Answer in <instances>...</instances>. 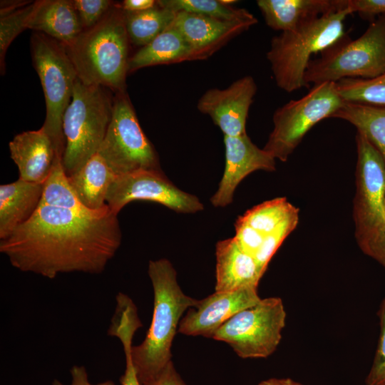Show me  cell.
<instances>
[{
    "mask_svg": "<svg viewBox=\"0 0 385 385\" xmlns=\"http://www.w3.org/2000/svg\"><path fill=\"white\" fill-rule=\"evenodd\" d=\"M122 240L110 209L86 214L39 205L33 216L0 242L11 265L48 279L71 272L101 274Z\"/></svg>",
    "mask_w": 385,
    "mask_h": 385,
    "instance_id": "cell-1",
    "label": "cell"
},
{
    "mask_svg": "<svg viewBox=\"0 0 385 385\" xmlns=\"http://www.w3.org/2000/svg\"><path fill=\"white\" fill-rule=\"evenodd\" d=\"M130 44L125 11L114 2L100 22L84 29L65 48L81 82L116 94L126 92Z\"/></svg>",
    "mask_w": 385,
    "mask_h": 385,
    "instance_id": "cell-2",
    "label": "cell"
},
{
    "mask_svg": "<svg viewBox=\"0 0 385 385\" xmlns=\"http://www.w3.org/2000/svg\"><path fill=\"white\" fill-rule=\"evenodd\" d=\"M148 275L154 292L153 319L143 342L131 349L140 384L153 377L171 361V346L180 317L199 301L183 293L169 260H150Z\"/></svg>",
    "mask_w": 385,
    "mask_h": 385,
    "instance_id": "cell-3",
    "label": "cell"
},
{
    "mask_svg": "<svg viewBox=\"0 0 385 385\" xmlns=\"http://www.w3.org/2000/svg\"><path fill=\"white\" fill-rule=\"evenodd\" d=\"M346 9L307 21L272 38L267 58L277 86L291 93L308 88L304 75L311 56L332 46L344 35Z\"/></svg>",
    "mask_w": 385,
    "mask_h": 385,
    "instance_id": "cell-4",
    "label": "cell"
},
{
    "mask_svg": "<svg viewBox=\"0 0 385 385\" xmlns=\"http://www.w3.org/2000/svg\"><path fill=\"white\" fill-rule=\"evenodd\" d=\"M110 90L76 81L71 101L63 117L65 148L62 163L67 177L98 153L113 109Z\"/></svg>",
    "mask_w": 385,
    "mask_h": 385,
    "instance_id": "cell-5",
    "label": "cell"
},
{
    "mask_svg": "<svg viewBox=\"0 0 385 385\" xmlns=\"http://www.w3.org/2000/svg\"><path fill=\"white\" fill-rule=\"evenodd\" d=\"M385 73V14L371 21L354 40L346 34L308 64L304 81L310 83L344 78H375Z\"/></svg>",
    "mask_w": 385,
    "mask_h": 385,
    "instance_id": "cell-6",
    "label": "cell"
},
{
    "mask_svg": "<svg viewBox=\"0 0 385 385\" xmlns=\"http://www.w3.org/2000/svg\"><path fill=\"white\" fill-rule=\"evenodd\" d=\"M31 55L46 101V113L42 128L53 142L56 157L63 159V117L71 101L78 75L65 46L44 34L33 32Z\"/></svg>",
    "mask_w": 385,
    "mask_h": 385,
    "instance_id": "cell-7",
    "label": "cell"
},
{
    "mask_svg": "<svg viewBox=\"0 0 385 385\" xmlns=\"http://www.w3.org/2000/svg\"><path fill=\"white\" fill-rule=\"evenodd\" d=\"M356 143L355 236L360 249L370 257L385 235V163L374 145L358 131Z\"/></svg>",
    "mask_w": 385,
    "mask_h": 385,
    "instance_id": "cell-8",
    "label": "cell"
},
{
    "mask_svg": "<svg viewBox=\"0 0 385 385\" xmlns=\"http://www.w3.org/2000/svg\"><path fill=\"white\" fill-rule=\"evenodd\" d=\"M344 103L336 83L314 85L303 97L274 111L273 130L263 149L275 159L287 161L307 132L322 120L332 118Z\"/></svg>",
    "mask_w": 385,
    "mask_h": 385,
    "instance_id": "cell-9",
    "label": "cell"
},
{
    "mask_svg": "<svg viewBox=\"0 0 385 385\" xmlns=\"http://www.w3.org/2000/svg\"><path fill=\"white\" fill-rule=\"evenodd\" d=\"M98 154L117 176L138 170L162 171L158 155L143 131L127 92L114 95L112 118Z\"/></svg>",
    "mask_w": 385,
    "mask_h": 385,
    "instance_id": "cell-10",
    "label": "cell"
},
{
    "mask_svg": "<svg viewBox=\"0 0 385 385\" xmlns=\"http://www.w3.org/2000/svg\"><path fill=\"white\" fill-rule=\"evenodd\" d=\"M286 317L281 298L261 299L231 317L212 338L228 344L241 358H266L280 343Z\"/></svg>",
    "mask_w": 385,
    "mask_h": 385,
    "instance_id": "cell-11",
    "label": "cell"
},
{
    "mask_svg": "<svg viewBox=\"0 0 385 385\" xmlns=\"http://www.w3.org/2000/svg\"><path fill=\"white\" fill-rule=\"evenodd\" d=\"M133 200L155 202L181 213H195L204 209L197 196L179 189L163 170H138L116 176L106 196L110 210L118 215Z\"/></svg>",
    "mask_w": 385,
    "mask_h": 385,
    "instance_id": "cell-12",
    "label": "cell"
},
{
    "mask_svg": "<svg viewBox=\"0 0 385 385\" xmlns=\"http://www.w3.org/2000/svg\"><path fill=\"white\" fill-rule=\"evenodd\" d=\"M257 86L251 76L236 80L225 88L207 90L199 98L197 110L209 115L224 136L246 134V122Z\"/></svg>",
    "mask_w": 385,
    "mask_h": 385,
    "instance_id": "cell-13",
    "label": "cell"
},
{
    "mask_svg": "<svg viewBox=\"0 0 385 385\" xmlns=\"http://www.w3.org/2000/svg\"><path fill=\"white\" fill-rule=\"evenodd\" d=\"M257 287L231 292H215L199 300L181 319L178 332L188 336L212 337L217 329L239 312L260 301Z\"/></svg>",
    "mask_w": 385,
    "mask_h": 385,
    "instance_id": "cell-14",
    "label": "cell"
},
{
    "mask_svg": "<svg viewBox=\"0 0 385 385\" xmlns=\"http://www.w3.org/2000/svg\"><path fill=\"white\" fill-rule=\"evenodd\" d=\"M225 165L218 189L210 198L215 207H226L233 200L240 183L251 173L275 170V158L267 151L254 144L246 134L224 136Z\"/></svg>",
    "mask_w": 385,
    "mask_h": 385,
    "instance_id": "cell-15",
    "label": "cell"
},
{
    "mask_svg": "<svg viewBox=\"0 0 385 385\" xmlns=\"http://www.w3.org/2000/svg\"><path fill=\"white\" fill-rule=\"evenodd\" d=\"M256 24L225 21L183 11L177 12L173 23L192 48L193 61L207 59Z\"/></svg>",
    "mask_w": 385,
    "mask_h": 385,
    "instance_id": "cell-16",
    "label": "cell"
},
{
    "mask_svg": "<svg viewBox=\"0 0 385 385\" xmlns=\"http://www.w3.org/2000/svg\"><path fill=\"white\" fill-rule=\"evenodd\" d=\"M10 157L17 165L20 179L43 184L56 158L50 137L41 127L17 134L9 143Z\"/></svg>",
    "mask_w": 385,
    "mask_h": 385,
    "instance_id": "cell-17",
    "label": "cell"
},
{
    "mask_svg": "<svg viewBox=\"0 0 385 385\" xmlns=\"http://www.w3.org/2000/svg\"><path fill=\"white\" fill-rule=\"evenodd\" d=\"M257 5L270 28L286 31L348 8V0H257Z\"/></svg>",
    "mask_w": 385,
    "mask_h": 385,
    "instance_id": "cell-18",
    "label": "cell"
},
{
    "mask_svg": "<svg viewBox=\"0 0 385 385\" xmlns=\"http://www.w3.org/2000/svg\"><path fill=\"white\" fill-rule=\"evenodd\" d=\"M215 292L257 287L263 273L255 257L245 252L234 237L219 241L215 246Z\"/></svg>",
    "mask_w": 385,
    "mask_h": 385,
    "instance_id": "cell-19",
    "label": "cell"
},
{
    "mask_svg": "<svg viewBox=\"0 0 385 385\" xmlns=\"http://www.w3.org/2000/svg\"><path fill=\"white\" fill-rule=\"evenodd\" d=\"M27 29L40 32L64 46L71 44L83 31L71 0H38Z\"/></svg>",
    "mask_w": 385,
    "mask_h": 385,
    "instance_id": "cell-20",
    "label": "cell"
},
{
    "mask_svg": "<svg viewBox=\"0 0 385 385\" xmlns=\"http://www.w3.org/2000/svg\"><path fill=\"white\" fill-rule=\"evenodd\" d=\"M43 184L19 178L0 185V240L9 237L27 222L38 209L42 197Z\"/></svg>",
    "mask_w": 385,
    "mask_h": 385,
    "instance_id": "cell-21",
    "label": "cell"
},
{
    "mask_svg": "<svg viewBox=\"0 0 385 385\" xmlns=\"http://www.w3.org/2000/svg\"><path fill=\"white\" fill-rule=\"evenodd\" d=\"M116 176L96 153L68 180L81 202L90 210L99 212L108 208L106 196Z\"/></svg>",
    "mask_w": 385,
    "mask_h": 385,
    "instance_id": "cell-22",
    "label": "cell"
},
{
    "mask_svg": "<svg viewBox=\"0 0 385 385\" xmlns=\"http://www.w3.org/2000/svg\"><path fill=\"white\" fill-rule=\"evenodd\" d=\"M188 61H193L192 48L172 24L150 43L140 48L130 56L128 73L148 66Z\"/></svg>",
    "mask_w": 385,
    "mask_h": 385,
    "instance_id": "cell-23",
    "label": "cell"
},
{
    "mask_svg": "<svg viewBox=\"0 0 385 385\" xmlns=\"http://www.w3.org/2000/svg\"><path fill=\"white\" fill-rule=\"evenodd\" d=\"M332 118L354 125L378 150L385 163V106L345 102Z\"/></svg>",
    "mask_w": 385,
    "mask_h": 385,
    "instance_id": "cell-24",
    "label": "cell"
},
{
    "mask_svg": "<svg viewBox=\"0 0 385 385\" xmlns=\"http://www.w3.org/2000/svg\"><path fill=\"white\" fill-rule=\"evenodd\" d=\"M142 327L136 306L130 299L117 302L108 329V335L120 339L125 357V369L120 381L121 385H141L131 356L132 341L136 330Z\"/></svg>",
    "mask_w": 385,
    "mask_h": 385,
    "instance_id": "cell-25",
    "label": "cell"
},
{
    "mask_svg": "<svg viewBox=\"0 0 385 385\" xmlns=\"http://www.w3.org/2000/svg\"><path fill=\"white\" fill-rule=\"evenodd\" d=\"M176 12L158 4L139 12L125 11V23L130 43L140 48L148 45L174 21Z\"/></svg>",
    "mask_w": 385,
    "mask_h": 385,
    "instance_id": "cell-26",
    "label": "cell"
},
{
    "mask_svg": "<svg viewBox=\"0 0 385 385\" xmlns=\"http://www.w3.org/2000/svg\"><path fill=\"white\" fill-rule=\"evenodd\" d=\"M40 205L68 209L76 212L93 214L96 212L86 208L78 200L63 167L62 158L56 157L51 173L43 183V193Z\"/></svg>",
    "mask_w": 385,
    "mask_h": 385,
    "instance_id": "cell-27",
    "label": "cell"
},
{
    "mask_svg": "<svg viewBox=\"0 0 385 385\" xmlns=\"http://www.w3.org/2000/svg\"><path fill=\"white\" fill-rule=\"evenodd\" d=\"M157 3L176 13L183 11L231 21H258L247 9L225 5L220 0H158Z\"/></svg>",
    "mask_w": 385,
    "mask_h": 385,
    "instance_id": "cell-28",
    "label": "cell"
},
{
    "mask_svg": "<svg viewBox=\"0 0 385 385\" xmlns=\"http://www.w3.org/2000/svg\"><path fill=\"white\" fill-rule=\"evenodd\" d=\"M298 212V209L285 197H277L254 207L237 220L265 237L275 231L287 218Z\"/></svg>",
    "mask_w": 385,
    "mask_h": 385,
    "instance_id": "cell-29",
    "label": "cell"
},
{
    "mask_svg": "<svg viewBox=\"0 0 385 385\" xmlns=\"http://www.w3.org/2000/svg\"><path fill=\"white\" fill-rule=\"evenodd\" d=\"M336 86L345 102L385 106V73L372 79H342Z\"/></svg>",
    "mask_w": 385,
    "mask_h": 385,
    "instance_id": "cell-30",
    "label": "cell"
},
{
    "mask_svg": "<svg viewBox=\"0 0 385 385\" xmlns=\"http://www.w3.org/2000/svg\"><path fill=\"white\" fill-rule=\"evenodd\" d=\"M35 1H31L15 10L0 11V68L5 72V56L13 40L27 29L28 21L34 9Z\"/></svg>",
    "mask_w": 385,
    "mask_h": 385,
    "instance_id": "cell-31",
    "label": "cell"
},
{
    "mask_svg": "<svg viewBox=\"0 0 385 385\" xmlns=\"http://www.w3.org/2000/svg\"><path fill=\"white\" fill-rule=\"evenodd\" d=\"M298 212L287 218L275 231L267 235L255 255L257 263L264 274L268 264L285 238L294 230L298 222Z\"/></svg>",
    "mask_w": 385,
    "mask_h": 385,
    "instance_id": "cell-32",
    "label": "cell"
},
{
    "mask_svg": "<svg viewBox=\"0 0 385 385\" xmlns=\"http://www.w3.org/2000/svg\"><path fill=\"white\" fill-rule=\"evenodd\" d=\"M377 313L380 334L372 366L365 379L366 385L385 384V297L381 301Z\"/></svg>",
    "mask_w": 385,
    "mask_h": 385,
    "instance_id": "cell-33",
    "label": "cell"
},
{
    "mask_svg": "<svg viewBox=\"0 0 385 385\" xmlns=\"http://www.w3.org/2000/svg\"><path fill=\"white\" fill-rule=\"evenodd\" d=\"M81 26L84 29L96 25L111 9L114 1L110 0H73Z\"/></svg>",
    "mask_w": 385,
    "mask_h": 385,
    "instance_id": "cell-34",
    "label": "cell"
},
{
    "mask_svg": "<svg viewBox=\"0 0 385 385\" xmlns=\"http://www.w3.org/2000/svg\"><path fill=\"white\" fill-rule=\"evenodd\" d=\"M348 9L371 22L385 14V0H348Z\"/></svg>",
    "mask_w": 385,
    "mask_h": 385,
    "instance_id": "cell-35",
    "label": "cell"
},
{
    "mask_svg": "<svg viewBox=\"0 0 385 385\" xmlns=\"http://www.w3.org/2000/svg\"><path fill=\"white\" fill-rule=\"evenodd\" d=\"M141 385H186L183 381L172 361H169L153 377L143 381Z\"/></svg>",
    "mask_w": 385,
    "mask_h": 385,
    "instance_id": "cell-36",
    "label": "cell"
},
{
    "mask_svg": "<svg viewBox=\"0 0 385 385\" xmlns=\"http://www.w3.org/2000/svg\"><path fill=\"white\" fill-rule=\"evenodd\" d=\"M71 382L69 385H115L111 380L104 381L96 384H91L88 379V373L84 366L74 365L70 369ZM52 385H65L58 379L52 381Z\"/></svg>",
    "mask_w": 385,
    "mask_h": 385,
    "instance_id": "cell-37",
    "label": "cell"
},
{
    "mask_svg": "<svg viewBox=\"0 0 385 385\" xmlns=\"http://www.w3.org/2000/svg\"><path fill=\"white\" fill-rule=\"evenodd\" d=\"M155 0H124L120 3L122 9L126 12H139L153 8Z\"/></svg>",
    "mask_w": 385,
    "mask_h": 385,
    "instance_id": "cell-38",
    "label": "cell"
},
{
    "mask_svg": "<svg viewBox=\"0 0 385 385\" xmlns=\"http://www.w3.org/2000/svg\"><path fill=\"white\" fill-rule=\"evenodd\" d=\"M385 268V235L370 256Z\"/></svg>",
    "mask_w": 385,
    "mask_h": 385,
    "instance_id": "cell-39",
    "label": "cell"
},
{
    "mask_svg": "<svg viewBox=\"0 0 385 385\" xmlns=\"http://www.w3.org/2000/svg\"><path fill=\"white\" fill-rule=\"evenodd\" d=\"M264 381L267 385H304L289 378H271Z\"/></svg>",
    "mask_w": 385,
    "mask_h": 385,
    "instance_id": "cell-40",
    "label": "cell"
},
{
    "mask_svg": "<svg viewBox=\"0 0 385 385\" xmlns=\"http://www.w3.org/2000/svg\"><path fill=\"white\" fill-rule=\"evenodd\" d=\"M221 2L227 6H232V4L237 3V1L235 0H220Z\"/></svg>",
    "mask_w": 385,
    "mask_h": 385,
    "instance_id": "cell-41",
    "label": "cell"
},
{
    "mask_svg": "<svg viewBox=\"0 0 385 385\" xmlns=\"http://www.w3.org/2000/svg\"><path fill=\"white\" fill-rule=\"evenodd\" d=\"M258 385H267V384L265 383L264 381H262L261 382H260V383L258 384Z\"/></svg>",
    "mask_w": 385,
    "mask_h": 385,
    "instance_id": "cell-42",
    "label": "cell"
},
{
    "mask_svg": "<svg viewBox=\"0 0 385 385\" xmlns=\"http://www.w3.org/2000/svg\"><path fill=\"white\" fill-rule=\"evenodd\" d=\"M384 385H385V384Z\"/></svg>",
    "mask_w": 385,
    "mask_h": 385,
    "instance_id": "cell-43",
    "label": "cell"
}]
</instances>
